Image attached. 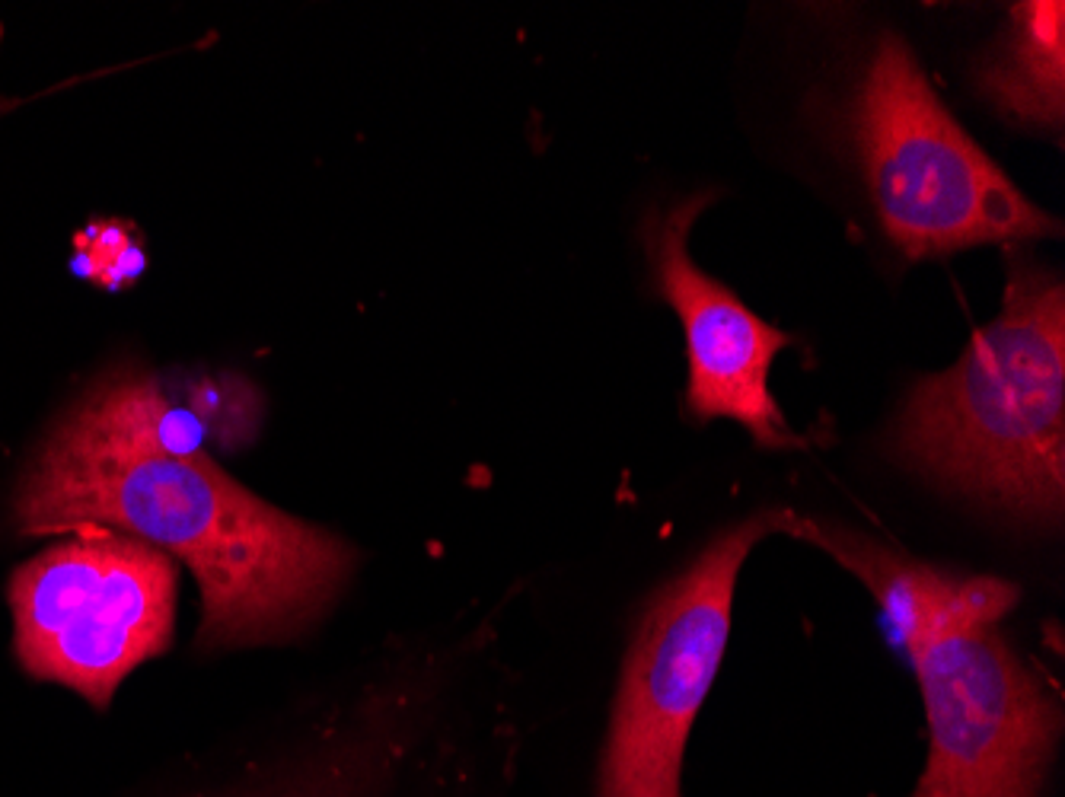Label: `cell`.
Wrapping results in <instances>:
<instances>
[{
	"label": "cell",
	"mask_w": 1065,
	"mask_h": 797,
	"mask_svg": "<svg viewBox=\"0 0 1065 797\" xmlns=\"http://www.w3.org/2000/svg\"><path fill=\"white\" fill-rule=\"evenodd\" d=\"M176 565L166 552L83 523L10 581L20 664L106 708L118 683L169 648Z\"/></svg>",
	"instance_id": "cell-5"
},
{
	"label": "cell",
	"mask_w": 1065,
	"mask_h": 797,
	"mask_svg": "<svg viewBox=\"0 0 1065 797\" xmlns=\"http://www.w3.org/2000/svg\"><path fill=\"white\" fill-rule=\"evenodd\" d=\"M928 759L909 797H1040L1059 737V705L999 625L928 638L909 657Z\"/></svg>",
	"instance_id": "cell-6"
},
{
	"label": "cell",
	"mask_w": 1065,
	"mask_h": 797,
	"mask_svg": "<svg viewBox=\"0 0 1065 797\" xmlns=\"http://www.w3.org/2000/svg\"><path fill=\"white\" fill-rule=\"evenodd\" d=\"M1065 4L1027 0L1011 7V26L979 61L976 87L992 109L1027 128H1062Z\"/></svg>",
	"instance_id": "cell-9"
},
{
	"label": "cell",
	"mask_w": 1065,
	"mask_h": 797,
	"mask_svg": "<svg viewBox=\"0 0 1065 797\" xmlns=\"http://www.w3.org/2000/svg\"><path fill=\"white\" fill-rule=\"evenodd\" d=\"M13 520L29 536L96 523L176 555L201 590V648L303 632L358 562L348 542L179 447L176 415L144 373H115L61 421L16 488Z\"/></svg>",
	"instance_id": "cell-1"
},
{
	"label": "cell",
	"mask_w": 1065,
	"mask_h": 797,
	"mask_svg": "<svg viewBox=\"0 0 1065 797\" xmlns=\"http://www.w3.org/2000/svg\"><path fill=\"white\" fill-rule=\"evenodd\" d=\"M782 533H791L810 546L833 555L842 568H849L881 603L890 638L912 657L928 638L970 625H999L1005 613L1021 600V590L986 574H954L935 565H925L887 542L865 536L842 523L798 517L791 514L782 523Z\"/></svg>",
	"instance_id": "cell-8"
},
{
	"label": "cell",
	"mask_w": 1065,
	"mask_h": 797,
	"mask_svg": "<svg viewBox=\"0 0 1065 797\" xmlns=\"http://www.w3.org/2000/svg\"><path fill=\"white\" fill-rule=\"evenodd\" d=\"M785 517L759 511L734 523L641 609L600 762V797H680L692 721L728 648L740 568L769 533H782Z\"/></svg>",
	"instance_id": "cell-4"
},
{
	"label": "cell",
	"mask_w": 1065,
	"mask_h": 797,
	"mask_svg": "<svg viewBox=\"0 0 1065 797\" xmlns=\"http://www.w3.org/2000/svg\"><path fill=\"white\" fill-rule=\"evenodd\" d=\"M890 450L986 511L1056 527L1065 495V291L1056 271L1008 259L999 316L954 367L916 380Z\"/></svg>",
	"instance_id": "cell-2"
},
{
	"label": "cell",
	"mask_w": 1065,
	"mask_h": 797,
	"mask_svg": "<svg viewBox=\"0 0 1065 797\" xmlns=\"http://www.w3.org/2000/svg\"><path fill=\"white\" fill-rule=\"evenodd\" d=\"M849 134L887 240L909 259L1062 230L960 128L900 32L871 48Z\"/></svg>",
	"instance_id": "cell-3"
},
{
	"label": "cell",
	"mask_w": 1065,
	"mask_h": 797,
	"mask_svg": "<svg viewBox=\"0 0 1065 797\" xmlns=\"http://www.w3.org/2000/svg\"><path fill=\"white\" fill-rule=\"evenodd\" d=\"M83 246H90L93 252L80 262V271H87V265H93L90 275L99 281H125L128 271L141 265V256L131 249L125 236H109V230L99 233V240L93 243L83 240Z\"/></svg>",
	"instance_id": "cell-10"
},
{
	"label": "cell",
	"mask_w": 1065,
	"mask_h": 797,
	"mask_svg": "<svg viewBox=\"0 0 1065 797\" xmlns=\"http://www.w3.org/2000/svg\"><path fill=\"white\" fill-rule=\"evenodd\" d=\"M718 192H692L673 205L651 208L638 227L654 287L676 310L686 332V409L696 421L728 418L743 425L759 447H798L782 409L772 399L769 370L794 338L759 319L740 297L692 262V224Z\"/></svg>",
	"instance_id": "cell-7"
}]
</instances>
